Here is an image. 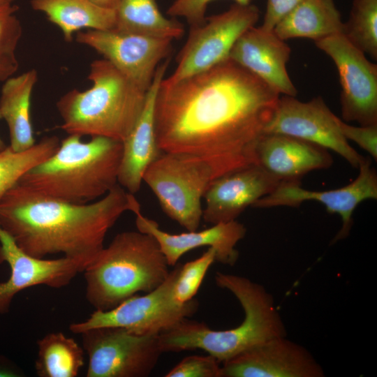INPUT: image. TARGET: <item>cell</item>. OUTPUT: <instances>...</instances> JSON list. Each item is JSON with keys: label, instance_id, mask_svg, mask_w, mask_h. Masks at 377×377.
Here are the masks:
<instances>
[{"label": "cell", "instance_id": "d590c367", "mask_svg": "<svg viewBox=\"0 0 377 377\" xmlns=\"http://www.w3.org/2000/svg\"><path fill=\"white\" fill-rule=\"evenodd\" d=\"M101 7L115 10L119 0H89Z\"/></svg>", "mask_w": 377, "mask_h": 377}, {"label": "cell", "instance_id": "5b68a950", "mask_svg": "<svg viewBox=\"0 0 377 377\" xmlns=\"http://www.w3.org/2000/svg\"><path fill=\"white\" fill-rule=\"evenodd\" d=\"M85 91L73 89L57 103L60 128L69 135L100 136L120 142L131 132L145 103L147 91L105 59L90 64Z\"/></svg>", "mask_w": 377, "mask_h": 377}, {"label": "cell", "instance_id": "4dcf8cb0", "mask_svg": "<svg viewBox=\"0 0 377 377\" xmlns=\"http://www.w3.org/2000/svg\"><path fill=\"white\" fill-rule=\"evenodd\" d=\"M220 362L208 355L185 357L165 375V377H221Z\"/></svg>", "mask_w": 377, "mask_h": 377}, {"label": "cell", "instance_id": "6da1fadb", "mask_svg": "<svg viewBox=\"0 0 377 377\" xmlns=\"http://www.w3.org/2000/svg\"><path fill=\"white\" fill-rule=\"evenodd\" d=\"M279 98L229 58L175 82L163 79L154 103L157 145L204 158L217 177L257 164L258 144Z\"/></svg>", "mask_w": 377, "mask_h": 377}, {"label": "cell", "instance_id": "8fae6325", "mask_svg": "<svg viewBox=\"0 0 377 377\" xmlns=\"http://www.w3.org/2000/svg\"><path fill=\"white\" fill-rule=\"evenodd\" d=\"M334 61L341 84V116L361 126L377 124V65L342 34L315 42Z\"/></svg>", "mask_w": 377, "mask_h": 377}, {"label": "cell", "instance_id": "8d00e7d4", "mask_svg": "<svg viewBox=\"0 0 377 377\" xmlns=\"http://www.w3.org/2000/svg\"><path fill=\"white\" fill-rule=\"evenodd\" d=\"M0 119H1V115L0 114ZM7 146L5 145L4 142L0 137V151L4 149Z\"/></svg>", "mask_w": 377, "mask_h": 377}, {"label": "cell", "instance_id": "4fadbf2b", "mask_svg": "<svg viewBox=\"0 0 377 377\" xmlns=\"http://www.w3.org/2000/svg\"><path fill=\"white\" fill-rule=\"evenodd\" d=\"M76 40L94 49L138 87L147 91L161 61L169 54L173 40L114 28L80 31Z\"/></svg>", "mask_w": 377, "mask_h": 377}, {"label": "cell", "instance_id": "30bf717a", "mask_svg": "<svg viewBox=\"0 0 377 377\" xmlns=\"http://www.w3.org/2000/svg\"><path fill=\"white\" fill-rule=\"evenodd\" d=\"M89 357L87 377H146L163 353L158 334H137L118 327L80 334Z\"/></svg>", "mask_w": 377, "mask_h": 377}, {"label": "cell", "instance_id": "ba28073f", "mask_svg": "<svg viewBox=\"0 0 377 377\" xmlns=\"http://www.w3.org/2000/svg\"><path fill=\"white\" fill-rule=\"evenodd\" d=\"M175 265L154 290L133 295L112 309L96 310L86 320L71 324L70 330L80 334L96 327H118L137 334H158L173 328L192 316L198 307L194 299L183 304L175 300L173 288L182 265Z\"/></svg>", "mask_w": 377, "mask_h": 377}, {"label": "cell", "instance_id": "1f68e13d", "mask_svg": "<svg viewBox=\"0 0 377 377\" xmlns=\"http://www.w3.org/2000/svg\"><path fill=\"white\" fill-rule=\"evenodd\" d=\"M214 0H174L168 8L167 14L171 17L184 18L190 27L202 24L209 3ZM238 3H249L251 0H235Z\"/></svg>", "mask_w": 377, "mask_h": 377}, {"label": "cell", "instance_id": "e0dca14e", "mask_svg": "<svg viewBox=\"0 0 377 377\" xmlns=\"http://www.w3.org/2000/svg\"><path fill=\"white\" fill-rule=\"evenodd\" d=\"M281 182L256 163L218 177L203 196L202 219L212 225L235 221L246 208L274 191Z\"/></svg>", "mask_w": 377, "mask_h": 377}, {"label": "cell", "instance_id": "3957f363", "mask_svg": "<svg viewBox=\"0 0 377 377\" xmlns=\"http://www.w3.org/2000/svg\"><path fill=\"white\" fill-rule=\"evenodd\" d=\"M217 286L230 291L241 304L244 318L232 329L214 330L186 319L159 334L163 353L202 349L222 363L273 338L286 337L285 323L273 296L265 287L244 276L217 272Z\"/></svg>", "mask_w": 377, "mask_h": 377}, {"label": "cell", "instance_id": "ffe728a7", "mask_svg": "<svg viewBox=\"0 0 377 377\" xmlns=\"http://www.w3.org/2000/svg\"><path fill=\"white\" fill-rule=\"evenodd\" d=\"M168 66V61H165L158 66L152 83L147 91L142 112L122 142L118 184L132 194L140 190L145 170L162 152L156 142L154 103L158 88L165 77Z\"/></svg>", "mask_w": 377, "mask_h": 377}, {"label": "cell", "instance_id": "2e32d148", "mask_svg": "<svg viewBox=\"0 0 377 377\" xmlns=\"http://www.w3.org/2000/svg\"><path fill=\"white\" fill-rule=\"evenodd\" d=\"M4 262L10 274L0 283L1 314L9 311L13 298L22 290L38 285L55 288L66 286L86 267L79 260L64 256L57 259L31 256L0 226V263Z\"/></svg>", "mask_w": 377, "mask_h": 377}, {"label": "cell", "instance_id": "8992f818", "mask_svg": "<svg viewBox=\"0 0 377 377\" xmlns=\"http://www.w3.org/2000/svg\"><path fill=\"white\" fill-rule=\"evenodd\" d=\"M168 262L149 234H117L86 266V298L96 310L112 309L138 292L149 293L168 277Z\"/></svg>", "mask_w": 377, "mask_h": 377}, {"label": "cell", "instance_id": "d6986e66", "mask_svg": "<svg viewBox=\"0 0 377 377\" xmlns=\"http://www.w3.org/2000/svg\"><path fill=\"white\" fill-rule=\"evenodd\" d=\"M290 54V46L274 30L253 26L237 40L229 59L260 78L279 94L296 96L297 90L286 68Z\"/></svg>", "mask_w": 377, "mask_h": 377}, {"label": "cell", "instance_id": "836d02e7", "mask_svg": "<svg viewBox=\"0 0 377 377\" xmlns=\"http://www.w3.org/2000/svg\"><path fill=\"white\" fill-rule=\"evenodd\" d=\"M304 0H267L263 22L260 26L273 30L276 24L290 10Z\"/></svg>", "mask_w": 377, "mask_h": 377}, {"label": "cell", "instance_id": "f1b7e54d", "mask_svg": "<svg viewBox=\"0 0 377 377\" xmlns=\"http://www.w3.org/2000/svg\"><path fill=\"white\" fill-rule=\"evenodd\" d=\"M18 6L13 3L0 4V82L14 75L19 67L16 50L22 27L16 15Z\"/></svg>", "mask_w": 377, "mask_h": 377}, {"label": "cell", "instance_id": "74e56055", "mask_svg": "<svg viewBox=\"0 0 377 377\" xmlns=\"http://www.w3.org/2000/svg\"><path fill=\"white\" fill-rule=\"evenodd\" d=\"M14 0H0V4L13 3Z\"/></svg>", "mask_w": 377, "mask_h": 377}, {"label": "cell", "instance_id": "cb8c5ba5", "mask_svg": "<svg viewBox=\"0 0 377 377\" xmlns=\"http://www.w3.org/2000/svg\"><path fill=\"white\" fill-rule=\"evenodd\" d=\"M30 4L60 29L67 42H71L74 33L81 29L108 30L116 26L115 10L89 0H31Z\"/></svg>", "mask_w": 377, "mask_h": 377}, {"label": "cell", "instance_id": "ac0fdd59", "mask_svg": "<svg viewBox=\"0 0 377 377\" xmlns=\"http://www.w3.org/2000/svg\"><path fill=\"white\" fill-rule=\"evenodd\" d=\"M133 213L135 215L138 230L155 238L169 266L175 265L186 253L202 246L214 248L216 261L232 266L239 258V251L235 246L246 233L245 226L235 220L216 223L201 231L171 234L162 230L156 221L144 216L140 206Z\"/></svg>", "mask_w": 377, "mask_h": 377}, {"label": "cell", "instance_id": "52a82bcc", "mask_svg": "<svg viewBox=\"0 0 377 377\" xmlns=\"http://www.w3.org/2000/svg\"><path fill=\"white\" fill-rule=\"evenodd\" d=\"M216 177L212 165L201 157L162 151L145 170L142 182L168 217L188 231H195L202 218V199Z\"/></svg>", "mask_w": 377, "mask_h": 377}, {"label": "cell", "instance_id": "4316f807", "mask_svg": "<svg viewBox=\"0 0 377 377\" xmlns=\"http://www.w3.org/2000/svg\"><path fill=\"white\" fill-rule=\"evenodd\" d=\"M57 136H48L29 149L15 151L7 146L0 151V200L30 169L43 162L59 148Z\"/></svg>", "mask_w": 377, "mask_h": 377}, {"label": "cell", "instance_id": "7c38bea8", "mask_svg": "<svg viewBox=\"0 0 377 377\" xmlns=\"http://www.w3.org/2000/svg\"><path fill=\"white\" fill-rule=\"evenodd\" d=\"M339 119L321 96L303 102L295 96L283 95L279 98L265 133L286 135L331 149L358 168L364 157L343 136Z\"/></svg>", "mask_w": 377, "mask_h": 377}, {"label": "cell", "instance_id": "5bb4252c", "mask_svg": "<svg viewBox=\"0 0 377 377\" xmlns=\"http://www.w3.org/2000/svg\"><path fill=\"white\" fill-rule=\"evenodd\" d=\"M359 174L349 184L327 191H311L301 186L300 181H282L269 195L257 200L252 207H298L305 201H316L325 206L330 214H337L342 225L332 244L346 238L352 228L353 216L358 205L369 199H377V175L370 158L364 157L359 165Z\"/></svg>", "mask_w": 377, "mask_h": 377}, {"label": "cell", "instance_id": "d4e9b609", "mask_svg": "<svg viewBox=\"0 0 377 377\" xmlns=\"http://www.w3.org/2000/svg\"><path fill=\"white\" fill-rule=\"evenodd\" d=\"M115 13L120 31L172 40L184 32L181 22L162 14L156 0H119Z\"/></svg>", "mask_w": 377, "mask_h": 377}, {"label": "cell", "instance_id": "9a60e30c", "mask_svg": "<svg viewBox=\"0 0 377 377\" xmlns=\"http://www.w3.org/2000/svg\"><path fill=\"white\" fill-rule=\"evenodd\" d=\"M221 377H323V367L302 345L280 337L222 362Z\"/></svg>", "mask_w": 377, "mask_h": 377}, {"label": "cell", "instance_id": "7402d4cb", "mask_svg": "<svg viewBox=\"0 0 377 377\" xmlns=\"http://www.w3.org/2000/svg\"><path fill=\"white\" fill-rule=\"evenodd\" d=\"M37 80V71L30 69L3 82L0 114L8 127L9 146L15 151H25L36 143L31 119V98Z\"/></svg>", "mask_w": 377, "mask_h": 377}, {"label": "cell", "instance_id": "484cf974", "mask_svg": "<svg viewBox=\"0 0 377 377\" xmlns=\"http://www.w3.org/2000/svg\"><path fill=\"white\" fill-rule=\"evenodd\" d=\"M37 345L35 369L40 377H75L84 365L82 348L61 332L45 335Z\"/></svg>", "mask_w": 377, "mask_h": 377}, {"label": "cell", "instance_id": "83f0119b", "mask_svg": "<svg viewBox=\"0 0 377 377\" xmlns=\"http://www.w3.org/2000/svg\"><path fill=\"white\" fill-rule=\"evenodd\" d=\"M353 45L377 59V0H353L342 34Z\"/></svg>", "mask_w": 377, "mask_h": 377}, {"label": "cell", "instance_id": "e575fe53", "mask_svg": "<svg viewBox=\"0 0 377 377\" xmlns=\"http://www.w3.org/2000/svg\"><path fill=\"white\" fill-rule=\"evenodd\" d=\"M22 371L9 359L0 355V377H20Z\"/></svg>", "mask_w": 377, "mask_h": 377}, {"label": "cell", "instance_id": "9c48e42d", "mask_svg": "<svg viewBox=\"0 0 377 377\" xmlns=\"http://www.w3.org/2000/svg\"><path fill=\"white\" fill-rule=\"evenodd\" d=\"M259 17L256 5L235 3L227 10L206 17L202 24L190 27L174 72L163 80L175 82L226 60L237 40Z\"/></svg>", "mask_w": 377, "mask_h": 377}, {"label": "cell", "instance_id": "d6a6232c", "mask_svg": "<svg viewBox=\"0 0 377 377\" xmlns=\"http://www.w3.org/2000/svg\"><path fill=\"white\" fill-rule=\"evenodd\" d=\"M339 127L347 140L353 141L377 160V124L355 126L339 119Z\"/></svg>", "mask_w": 377, "mask_h": 377}, {"label": "cell", "instance_id": "277c9868", "mask_svg": "<svg viewBox=\"0 0 377 377\" xmlns=\"http://www.w3.org/2000/svg\"><path fill=\"white\" fill-rule=\"evenodd\" d=\"M122 149V142L111 138L95 136L84 142L80 135H69L18 183L64 202L89 203L118 184Z\"/></svg>", "mask_w": 377, "mask_h": 377}, {"label": "cell", "instance_id": "7a4b0ae2", "mask_svg": "<svg viewBox=\"0 0 377 377\" xmlns=\"http://www.w3.org/2000/svg\"><path fill=\"white\" fill-rule=\"evenodd\" d=\"M138 206L119 184L101 199L75 204L17 183L0 200V226L31 256L62 253L87 266L104 248L107 232L120 216Z\"/></svg>", "mask_w": 377, "mask_h": 377}, {"label": "cell", "instance_id": "f546056e", "mask_svg": "<svg viewBox=\"0 0 377 377\" xmlns=\"http://www.w3.org/2000/svg\"><path fill=\"white\" fill-rule=\"evenodd\" d=\"M214 261L215 249L209 247L199 258L181 265L173 288L176 302L183 304L193 299Z\"/></svg>", "mask_w": 377, "mask_h": 377}, {"label": "cell", "instance_id": "44dd1931", "mask_svg": "<svg viewBox=\"0 0 377 377\" xmlns=\"http://www.w3.org/2000/svg\"><path fill=\"white\" fill-rule=\"evenodd\" d=\"M257 164L281 181H300L308 172L330 168L327 149L295 137L265 133L256 148Z\"/></svg>", "mask_w": 377, "mask_h": 377}, {"label": "cell", "instance_id": "603a6c76", "mask_svg": "<svg viewBox=\"0 0 377 377\" xmlns=\"http://www.w3.org/2000/svg\"><path fill=\"white\" fill-rule=\"evenodd\" d=\"M344 22L334 0H304L274 27L281 39L304 38L314 42L343 34Z\"/></svg>", "mask_w": 377, "mask_h": 377}]
</instances>
